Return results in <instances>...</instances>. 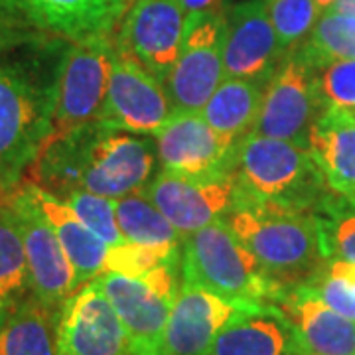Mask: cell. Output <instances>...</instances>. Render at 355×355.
I'll return each instance as SVG.
<instances>
[{
    "instance_id": "ac0fdd59",
    "label": "cell",
    "mask_w": 355,
    "mask_h": 355,
    "mask_svg": "<svg viewBox=\"0 0 355 355\" xmlns=\"http://www.w3.org/2000/svg\"><path fill=\"white\" fill-rule=\"evenodd\" d=\"M272 304L288 318L308 355H355V322L331 310L308 284L280 288Z\"/></svg>"
},
{
    "instance_id": "484cf974",
    "label": "cell",
    "mask_w": 355,
    "mask_h": 355,
    "mask_svg": "<svg viewBox=\"0 0 355 355\" xmlns=\"http://www.w3.org/2000/svg\"><path fill=\"white\" fill-rule=\"evenodd\" d=\"M116 225L125 241L154 247H182V233L154 205L144 191L113 200Z\"/></svg>"
},
{
    "instance_id": "2e32d148",
    "label": "cell",
    "mask_w": 355,
    "mask_h": 355,
    "mask_svg": "<svg viewBox=\"0 0 355 355\" xmlns=\"http://www.w3.org/2000/svg\"><path fill=\"white\" fill-rule=\"evenodd\" d=\"M144 193L182 237L225 219L239 200L233 172L214 180H190L160 170Z\"/></svg>"
},
{
    "instance_id": "30bf717a",
    "label": "cell",
    "mask_w": 355,
    "mask_h": 355,
    "mask_svg": "<svg viewBox=\"0 0 355 355\" xmlns=\"http://www.w3.org/2000/svg\"><path fill=\"white\" fill-rule=\"evenodd\" d=\"M6 198L16 216L24 243L32 294L46 308L58 312L65 300L79 288L76 270L58 235L53 233L50 221L42 214L26 184Z\"/></svg>"
},
{
    "instance_id": "277c9868",
    "label": "cell",
    "mask_w": 355,
    "mask_h": 355,
    "mask_svg": "<svg viewBox=\"0 0 355 355\" xmlns=\"http://www.w3.org/2000/svg\"><path fill=\"white\" fill-rule=\"evenodd\" d=\"M225 221L266 277L282 288L306 284L328 263L314 214L237 202Z\"/></svg>"
},
{
    "instance_id": "6da1fadb",
    "label": "cell",
    "mask_w": 355,
    "mask_h": 355,
    "mask_svg": "<svg viewBox=\"0 0 355 355\" xmlns=\"http://www.w3.org/2000/svg\"><path fill=\"white\" fill-rule=\"evenodd\" d=\"M153 137L93 123L65 135H50L26 180L64 200L85 190L109 200L144 191L156 176ZM24 180V182H26Z\"/></svg>"
},
{
    "instance_id": "e575fe53",
    "label": "cell",
    "mask_w": 355,
    "mask_h": 355,
    "mask_svg": "<svg viewBox=\"0 0 355 355\" xmlns=\"http://www.w3.org/2000/svg\"><path fill=\"white\" fill-rule=\"evenodd\" d=\"M184 12H205V10H217L221 8V0H180Z\"/></svg>"
},
{
    "instance_id": "4dcf8cb0",
    "label": "cell",
    "mask_w": 355,
    "mask_h": 355,
    "mask_svg": "<svg viewBox=\"0 0 355 355\" xmlns=\"http://www.w3.org/2000/svg\"><path fill=\"white\" fill-rule=\"evenodd\" d=\"M180 249L182 247L172 249V247H154V245L123 241L109 247L105 270L119 272L125 277H142L158 265H162L170 257L180 253Z\"/></svg>"
},
{
    "instance_id": "d6986e66",
    "label": "cell",
    "mask_w": 355,
    "mask_h": 355,
    "mask_svg": "<svg viewBox=\"0 0 355 355\" xmlns=\"http://www.w3.org/2000/svg\"><path fill=\"white\" fill-rule=\"evenodd\" d=\"M135 0H26V14L38 32L65 42L114 36Z\"/></svg>"
},
{
    "instance_id": "9a60e30c",
    "label": "cell",
    "mask_w": 355,
    "mask_h": 355,
    "mask_svg": "<svg viewBox=\"0 0 355 355\" xmlns=\"http://www.w3.org/2000/svg\"><path fill=\"white\" fill-rule=\"evenodd\" d=\"M55 347L58 355H130L127 331L95 280L58 310Z\"/></svg>"
},
{
    "instance_id": "836d02e7",
    "label": "cell",
    "mask_w": 355,
    "mask_h": 355,
    "mask_svg": "<svg viewBox=\"0 0 355 355\" xmlns=\"http://www.w3.org/2000/svg\"><path fill=\"white\" fill-rule=\"evenodd\" d=\"M328 268L343 280L345 288L355 298V265L343 263V261H328Z\"/></svg>"
},
{
    "instance_id": "3957f363",
    "label": "cell",
    "mask_w": 355,
    "mask_h": 355,
    "mask_svg": "<svg viewBox=\"0 0 355 355\" xmlns=\"http://www.w3.org/2000/svg\"><path fill=\"white\" fill-rule=\"evenodd\" d=\"M233 176L239 190L237 202L284 211L314 214L334 191L308 146L259 135H247L239 142Z\"/></svg>"
},
{
    "instance_id": "8fae6325",
    "label": "cell",
    "mask_w": 355,
    "mask_h": 355,
    "mask_svg": "<svg viewBox=\"0 0 355 355\" xmlns=\"http://www.w3.org/2000/svg\"><path fill=\"white\" fill-rule=\"evenodd\" d=\"M153 139L160 170L190 180H214L233 172L241 142L209 127L202 113H174Z\"/></svg>"
},
{
    "instance_id": "8992f818",
    "label": "cell",
    "mask_w": 355,
    "mask_h": 355,
    "mask_svg": "<svg viewBox=\"0 0 355 355\" xmlns=\"http://www.w3.org/2000/svg\"><path fill=\"white\" fill-rule=\"evenodd\" d=\"M93 280L127 331L130 355H164L166 324L182 286V251L142 277L105 270Z\"/></svg>"
},
{
    "instance_id": "44dd1931",
    "label": "cell",
    "mask_w": 355,
    "mask_h": 355,
    "mask_svg": "<svg viewBox=\"0 0 355 355\" xmlns=\"http://www.w3.org/2000/svg\"><path fill=\"white\" fill-rule=\"evenodd\" d=\"M28 191L32 193L34 202L38 203L42 214L50 221L53 233L64 247L69 263L76 270L77 286H83L93 279H97L105 270V261L109 253V245L101 241L91 229L73 214V209L53 196L50 191L42 190L32 182H24Z\"/></svg>"
},
{
    "instance_id": "7402d4cb",
    "label": "cell",
    "mask_w": 355,
    "mask_h": 355,
    "mask_svg": "<svg viewBox=\"0 0 355 355\" xmlns=\"http://www.w3.org/2000/svg\"><path fill=\"white\" fill-rule=\"evenodd\" d=\"M296 349L302 347L288 318L279 306L266 304L219 331L209 355H288Z\"/></svg>"
},
{
    "instance_id": "d4e9b609",
    "label": "cell",
    "mask_w": 355,
    "mask_h": 355,
    "mask_svg": "<svg viewBox=\"0 0 355 355\" xmlns=\"http://www.w3.org/2000/svg\"><path fill=\"white\" fill-rule=\"evenodd\" d=\"M58 312L28 298L16 312L0 322V355H58Z\"/></svg>"
},
{
    "instance_id": "52a82bcc",
    "label": "cell",
    "mask_w": 355,
    "mask_h": 355,
    "mask_svg": "<svg viewBox=\"0 0 355 355\" xmlns=\"http://www.w3.org/2000/svg\"><path fill=\"white\" fill-rule=\"evenodd\" d=\"M114 58V36L67 42L60 60L51 135L99 121Z\"/></svg>"
},
{
    "instance_id": "e0dca14e",
    "label": "cell",
    "mask_w": 355,
    "mask_h": 355,
    "mask_svg": "<svg viewBox=\"0 0 355 355\" xmlns=\"http://www.w3.org/2000/svg\"><path fill=\"white\" fill-rule=\"evenodd\" d=\"M284 51L266 12L265 0H243L225 10L223 77L265 85Z\"/></svg>"
},
{
    "instance_id": "d6a6232c",
    "label": "cell",
    "mask_w": 355,
    "mask_h": 355,
    "mask_svg": "<svg viewBox=\"0 0 355 355\" xmlns=\"http://www.w3.org/2000/svg\"><path fill=\"white\" fill-rule=\"evenodd\" d=\"M44 36L30 24L26 0H0V50Z\"/></svg>"
},
{
    "instance_id": "74e56055",
    "label": "cell",
    "mask_w": 355,
    "mask_h": 355,
    "mask_svg": "<svg viewBox=\"0 0 355 355\" xmlns=\"http://www.w3.org/2000/svg\"><path fill=\"white\" fill-rule=\"evenodd\" d=\"M288 355H308V354H306V352H302V349H296V352H292V354H288Z\"/></svg>"
},
{
    "instance_id": "f1b7e54d",
    "label": "cell",
    "mask_w": 355,
    "mask_h": 355,
    "mask_svg": "<svg viewBox=\"0 0 355 355\" xmlns=\"http://www.w3.org/2000/svg\"><path fill=\"white\" fill-rule=\"evenodd\" d=\"M265 4L284 53L298 48L318 22L320 8L314 0H265Z\"/></svg>"
},
{
    "instance_id": "4fadbf2b",
    "label": "cell",
    "mask_w": 355,
    "mask_h": 355,
    "mask_svg": "<svg viewBox=\"0 0 355 355\" xmlns=\"http://www.w3.org/2000/svg\"><path fill=\"white\" fill-rule=\"evenodd\" d=\"M172 114L174 105L166 85L114 50L99 123L132 135L154 137Z\"/></svg>"
},
{
    "instance_id": "9c48e42d",
    "label": "cell",
    "mask_w": 355,
    "mask_h": 355,
    "mask_svg": "<svg viewBox=\"0 0 355 355\" xmlns=\"http://www.w3.org/2000/svg\"><path fill=\"white\" fill-rule=\"evenodd\" d=\"M318 107L322 109L316 69L294 48L282 55L277 69L266 79L251 135L292 140L306 146Z\"/></svg>"
},
{
    "instance_id": "ba28073f",
    "label": "cell",
    "mask_w": 355,
    "mask_h": 355,
    "mask_svg": "<svg viewBox=\"0 0 355 355\" xmlns=\"http://www.w3.org/2000/svg\"><path fill=\"white\" fill-rule=\"evenodd\" d=\"M225 10L186 16L176 65L166 81L174 113H202L207 99L223 81Z\"/></svg>"
},
{
    "instance_id": "1f68e13d",
    "label": "cell",
    "mask_w": 355,
    "mask_h": 355,
    "mask_svg": "<svg viewBox=\"0 0 355 355\" xmlns=\"http://www.w3.org/2000/svg\"><path fill=\"white\" fill-rule=\"evenodd\" d=\"M322 107L355 113V60H343L316 69Z\"/></svg>"
},
{
    "instance_id": "7a4b0ae2",
    "label": "cell",
    "mask_w": 355,
    "mask_h": 355,
    "mask_svg": "<svg viewBox=\"0 0 355 355\" xmlns=\"http://www.w3.org/2000/svg\"><path fill=\"white\" fill-rule=\"evenodd\" d=\"M65 40L40 36L0 50V196L24 184L50 139Z\"/></svg>"
},
{
    "instance_id": "5b68a950",
    "label": "cell",
    "mask_w": 355,
    "mask_h": 355,
    "mask_svg": "<svg viewBox=\"0 0 355 355\" xmlns=\"http://www.w3.org/2000/svg\"><path fill=\"white\" fill-rule=\"evenodd\" d=\"M180 251L182 280L219 296L272 304L282 288L266 277L225 219L186 235Z\"/></svg>"
},
{
    "instance_id": "d590c367",
    "label": "cell",
    "mask_w": 355,
    "mask_h": 355,
    "mask_svg": "<svg viewBox=\"0 0 355 355\" xmlns=\"http://www.w3.org/2000/svg\"><path fill=\"white\" fill-rule=\"evenodd\" d=\"M328 10L345 16H354L355 18V0H336Z\"/></svg>"
},
{
    "instance_id": "4316f807",
    "label": "cell",
    "mask_w": 355,
    "mask_h": 355,
    "mask_svg": "<svg viewBox=\"0 0 355 355\" xmlns=\"http://www.w3.org/2000/svg\"><path fill=\"white\" fill-rule=\"evenodd\" d=\"M296 50L314 69L355 60V18L326 10Z\"/></svg>"
},
{
    "instance_id": "ffe728a7",
    "label": "cell",
    "mask_w": 355,
    "mask_h": 355,
    "mask_svg": "<svg viewBox=\"0 0 355 355\" xmlns=\"http://www.w3.org/2000/svg\"><path fill=\"white\" fill-rule=\"evenodd\" d=\"M306 146L330 190L355 203V113L322 107Z\"/></svg>"
},
{
    "instance_id": "83f0119b",
    "label": "cell",
    "mask_w": 355,
    "mask_h": 355,
    "mask_svg": "<svg viewBox=\"0 0 355 355\" xmlns=\"http://www.w3.org/2000/svg\"><path fill=\"white\" fill-rule=\"evenodd\" d=\"M326 261L355 265V203L331 191L314 211Z\"/></svg>"
},
{
    "instance_id": "5bb4252c",
    "label": "cell",
    "mask_w": 355,
    "mask_h": 355,
    "mask_svg": "<svg viewBox=\"0 0 355 355\" xmlns=\"http://www.w3.org/2000/svg\"><path fill=\"white\" fill-rule=\"evenodd\" d=\"M265 306L225 298L182 280L166 324L164 355H209L219 331Z\"/></svg>"
},
{
    "instance_id": "f546056e",
    "label": "cell",
    "mask_w": 355,
    "mask_h": 355,
    "mask_svg": "<svg viewBox=\"0 0 355 355\" xmlns=\"http://www.w3.org/2000/svg\"><path fill=\"white\" fill-rule=\"evenodd\" d=\"M64 202L109 247L125 241L121 231H119V225H116L113 200L85 190H73L71 193L65 196Z\"/></svg>"
},
{
    "instance_id": "603a6c76",
    "label": "cell",
    "mask_w": 355,
    "mask_h": 355,
    "mask_svg": "<svg viewBox=\"0 0 355 355\" xmlns=\"http://www.w3.org/2000/svg\"><path fill=\"white\" fill-rule=\"evenodd\" d=\"M263 87L265 85L249 79L223 77L202 109L203 119L217 132L233 140H243L253 130L261 109Z\"/></svg>"
},
{
    "instance_id": "cb8c5ba5",
    "label": "cell",
    "mask_w": 355,
    "mask_h": 355,
    "mask_svg": "<svg viewBox=\"0 0 355 355\" xmlns=\"http://www.w3.org/2000/svg\"><path fill=\"white\" fill-rule=\"evenodd\" d=\"M24 243L10 202L0 196V322L32 298Z\"/></svg>"
},
{
    "instance_id": "8d00e7d4",
    "label": "cell",
    "mask_w": 355,
    "mask_h": 355,
    "mask_svg": "<svg viewBox=\"0 0 355 355\" xmlns=\"http://www.w3.org/2000/svg\"><path fill=\"white\" fill-rule=\"evenodd\" d=\"M314 2L318 4V8H326V10H328L336 0H314Z\"/></svg>"
},
{
    "instance_id": "7c38bea8",
    "label": "cell",
    "mask_w": 355,
    "mask_h": 355,
    "mask_svg": "<svg viewBox=\"0 0 355 355\" xmlns=\"http://www.w3.org/2000/svg\"><path fill=\"white\" fill-rule=\"evenodd\" d=\"M184 24L180 0H135L114 32V50L166 85L180 55Z\"/></svg>"
}]
</instances>
